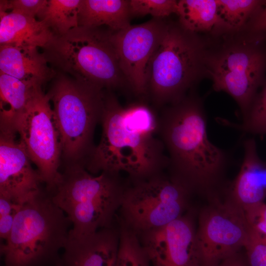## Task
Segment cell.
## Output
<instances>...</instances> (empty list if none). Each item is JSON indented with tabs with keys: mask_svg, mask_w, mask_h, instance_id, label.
<instances>
[{
	"mask_svg": "<svg viewBox=\"0 0 266 266\" xmlns=\"http://www.w3.org/2000/svg\"><path fill=\"white\" fill-rule=\"evenodd\" d=\"M205 63L217 91L248 99L266 82V42L256 41L243 30L210 36Z\"/></svg>",
	"mask_w": 266,
	"mask_h": 266,
	"instance_id": "obj_7",
	"label": "cell"
},
{
	"mask_svg": "<svg viewBox=\"0 0 266 266\" xmlns=\"http://www.w3.org/2000/svg\"><path fill=\"white\" fill-rule=\"evenodd\" d=\"M158 121L170 174L192 193L215 197L228 157L208 139L201 99L191 91L179 101L163 108Z\"/></svg>",
	"mask_w": 266,
	"mask_h": 266,
	"instance_id": "obj_2",
	"label": "cell"
},
{
	"mask_svg": "<svg viewBox=\"0 0 266 266\" xmlns=\"http://www.w3.org/2000/svg\"><path fill=\"white\" fill-rule=\"evenodd\" d=\"M55 35L43 22L13 11H0V45L44 48Z\"/></svg>",
	"mask_w": 266,
	"mask_h": 266,
	"instance_id": "obj_18",
	"label": "cell"
},
{
	"mask_svg": "<svg viewBox=\"0 0 266 266\" xmlns=\"http://www.w3.org/2000/svg\"><path fill=\"white\" fill-rule=\"evenodd\" d=\"M39 86H42L0 73V134L15 136L20 120Z\"/></svg>",
	"mask_w": 266,
	"mask_h": 266,
	"instance_id": "obj_19",
	"label": "cell"
},
{
	"mask_svg": "<svg viewBox=\"0 0 266 266\" xmlns=\"http://www.w3.org/2000/svg\"><path fill=\"white\" fill-rule=\"evenodd\" d=\"M47 93L53 104L62 156L68 164H85L95 148L93 135L100 122L105 101L103 89L58 72Z\"/></svg>",
	"mask_w": 266,
	"mask_h": 266,
	"instance_id": "obj_6",
	"label": "cell"
},
{
	"mask_svg": "<svg viewBox=\"0 0 266 266\" xmlns=\"http://www.w3.org/2000/svg\"><path fill=\"white\" fill-rule=\"evenodd\" d=\"M198 220L197 240L201 266H212L244 248L251 227L244 210L229 198L224 201L212 198Z\"/></svg>",
	"mask_w": 266,
	"mask_h": 266,
	"instance_id": "obj_10",
	"label": "cell"
},
{
	"mask_svg": "<svg viewBox=\"0 0 266 266\" xmlns=\"http://www.w3.org/2000/svg\"><path fill=\"white\" fill-rule=\"evenodd\" d=\"M226 125L243 131L258 134H266V82L259 94H257L243 122L240 124Z\"/></svg>",
	"mask_w": 266,
	"mask_h": 266,
	"instance_id": "obj_25",
	"label": "cell"
},
{
	"mask_svg": "<svg viewBox=\"0 0 266 266\" xmlns=\"http://www.w3.org/2000/svg\"><path fill=\"white\" fill-rule=\"evenodd\" d=\"M244 248L249 266H266V235L251 227Z\"/></svg>",
	"mask_w": 266,
	"mask_h": 266,
	"instance_id": "obj_27",
	"label": "cell"
},
{
	"mask_svg": "<svg viewBox=\"0 0 266 266\" xmlns=\"http://www.w3.org/2000/svg\"><path fill=\"white\" fill-rule=\"evenodd\" d=\"M111 31L79 26L55 35L43 48L57 71L107 90L129 88L110 40Z\"/></svg>",
	"mask_w": 266,
	"mask_h": 266,
	"instance_id": "obj_5",
	"label": "cell"
},
{
	"mask_svg": "<svg viewBox=\"0 0 266 266\" xmlns=\"http://www.w3.org/2000/svg\"><path fill=\"white\" fill-rule=\"evenodd\" d=\"M212 266H249L245 254L240 252L227 258Z\"/></svg>",
	"mask_w": 266,
	"mask_h": 266,
	"instance_id": "obj_32",
	"label": "cell"
},
{
	"mask_svg": "<svg viewBox=\"0 0 266 266\" xmlns=\"http://www.w3.org/2000/svg\"><path fill=\"white\" fill-rule=\"evenodd\" d=\"M207 36L187 31L178 22H168L160 46L146 72V94L157 108L183 99L203 78L207 77L205 59Z\"/></svg>",
	"mask_w": 266,
	"mask_h": 266,
	"instance_id": "obj_4",
	"label": "cell"
},
{
	"mask_svg": "<svg viewBox=\"0 0 266 266\" xmlns=\"http://www.w3.org/2000/svg\"><path fill=\"white\" fill-rule=\"evenodd\" d=\"M138 235L153 266H201L191 211Z\"/></svg>",
	"mask_w": 266,
	"mask_h": 266,
	"instance_id": "obj_12",
	"label": "cell"
},
{
	"mask_svg": "<svg viewBox=\"0 0 266 266\" xmlns=\"http://www.w3.org/2000/svg\"><path fill=\"white\" fill-rule=\"evenodd\" d=\"M119 242V230L113 227L88 236L68 234L60 266H113Z\"/></svg>",
	"mask_w": 266,
	"mask_h": 266,
	"instance_id": "obj_15",
	"label": "cell"
},
{
	"mask_svg": "<svg viewBox=\"0 0 266 266\" xmlns=\"http://www.w3.org/2000/svg\"><path fill=\"white\" fill-rule=\"evenodd\" d=\"M192 192L163 171L127 182L120 210L121 221L137 234L166 225L182 216Z\"/></svg>",
	"mask_w": 266,
	"mask_h": 266,
	"instance_id": "obj_8",
	"label": "cell"
},
{
	"mask_svg": "<svg viewBox=\"0 0 266 266\" xmlns=\"http://www.w3.org/2000/svg\"><path fill=\"white\" fill-rule=\"evenodd\" d=\"M20 205L16 204L8 198L0 196V217L9 214L18 209Z\"/></svg>",
	"mask_w": 266,
	"mask_h": 266,
	"instance_id": "obj_33",
	"label": "cell"
},
{
	"mask_svg": "<svg viewBox=\"0 0 266 266\" xmlns=\"http://www.w3.org/2000/svg\"><path fill=\"white\" fill-rule=\"evenodd\" d=\"M126 183L120 174L103 171L94 176L84 166L71 164L67 165L55 187L47 192L65 212L81 202L122 199Z\"/></svg>",
	"mask_w": 266,
	"mask_h": 266,
	"instance_id": "obj_13",
	"label": "cell"
},
{
	"mask_svg": "<svg viewBox=\"0 0 266 266\" xmlns=\"http://www.w3.org/2000/svg\"><path fill=\"white\" fill-rule=\"evenodd\" d=\"M243 146L242 163L229 198L245 211L264 202L266 197V164L259 158L254 139L246 140Z\"/></svg>",
	"mask_w": 266,
	"mask_h": 266,
	"instance_id": "obj_16",
	"label": "cell"
},
{
	"mask_svg": "<svg viewBox=\"0 0 266 266\" xmlns=\"http://www.w3.org/2000/svg\"><path fill=\"white\" fill-rule=\"evenodd\" d=\"M48 0H0V11H13L35 18Z\"/></svg>",
	"mask_w": 266,
	"mask_h": 266,
	"instance_id": "obj_28",
	"label": "cell"
},
{
	"mask_svg": "<svg viewBox=\"0 0 266 266\" xmlns=\"http://www.w3.org/2000/svg\"><path fill=\"white\" fill-rule=\"evenodd\" d=\"M129 0H82L79 26L97 28L102 26L112 32L130 26Z\"/></svg>",
	"mask_w": 266,
	"mask_h": 266,
	"instance_id": "obj_21",
	"label": "cell"
},
{
	"mask_svg": "<svg viewBox=\"0 0 266 266\" xmlns=\"http://www.w3.org/2000/svg\"><path fill=\"white\" fill-rule=\"evenodd\" d=\"M119 242L114 266H150L138 234L120 222Z\"/></svg>",
	"mask_w": 266,
	"mask_h": 266,
	"instance_id": "obj_24",
	"label": "cell"
},
{
	"mask_svg": "<svg viewBox=\"0 0 266 266\" xmlns=\"http://www.w3.org/2000/svg\"><path fill=\"white\" fill-rule=\"evenodd\" d=\"M168 24L164 18H153L120 31H111L110 40L129 89L139 97H146L148 64L162 42Z\"/></svg>",
	"mask_w": 266,
	"mask_h": 266,
	"instance_id": "obj_11",
	"label": "cell"
},
{
	"mask_svg": "<svg viewBox=\"0 0 266 266\" xmlns=\"http://www.w3.org/2000/svg\"><path fill=\"white\" fill-rule=\"evenodd\" d=\"M38 87L19 123L17 133L30 160L37 167L47 191L58 182L62 141L51 101Z\"/></svg>",
	"mask_w": 266,
	"mask_h": 266,
	"instance_id": "obj_9",
	"label": "cell"
},
{
	"mask_svg": "<svg viewBox=\"0 0 266 266\" xmlns=\"http://www.w3.org/2000/svg\"><path fill=\"white\" fill-rule=\"evenodd\" d=\"M114 265H115V264H114ZM114 265L113 266H114Z\"/></svg>",
	"mask_w": 266,
	"mask_h": 266,
	"instance_id": "obj_34",
	"label": "cell"
},
{
	"mask_svg": "<svg viewBox=\"0 0 266 266\" xmlns=\"http://www.w3.org/2000/svg\"><path fill=\"white\" fill-rule=\"evenodd\" d=\"M178 0H129L131 18L151 15L153 18H164L177 12Z\"/></svg>",
	"mask_w": 266,
	"mask_h": 266,
	"instance_id": "obj_26",
	"label": "cell"
},
{
	"mask_svg": "<svg viewBox=\"0 0 266 266\" xmlns=\"http://www.w3.org/2000/svg\"><path fill=\"white\" fill-rule=\"evenodd\" d=\"M100 122V141L85 164L89 172H125L134 180L167 168L168 157L158 133V116L146 105L136 103L124 107L108 90Z\"/></svg>",
	"mask_w": 266,
	"mask_h": 266,
	"instance_id": "obj_1",
	"label": "cell"
},
{
	"mask_svg": "<svg viewBox=\"0 0 266 266\" xmlns=\"http://www.w3.org/2000/svg\"><path fill=\"white\" fill-rule=\"evenodd\" d=\"M242 30L257 41L266 42V0Z\"/></svg>",
	"mask_w": 266,
	"mask_h": 266,
	"instance_id": "obj_29",
	"label": "cell"
},
{
	"mask_svg": "<svg viewBox=\"0 0 266 266\" xmlns=\"http://www.w3.org/2000/svg\"><path fill=\"white\" fill-rule=\"evenodd\" d=\"M82 0H48L38 15L55 35H63L79 27V13Z\"/></svg>",
	"mask_w": 266,
	"mask_h": 266,
	"instance_id": "obj_22",
	"label": "cell"
},
{
	"mask_svg": "<svg viewBox=\"0 0 266 266\" xmlns=\"http://www.w3.org/2000/svg\"><path fill=\"white\" fill-rule=\"evenodd\" d=\"M71 223L46 190L22 203L0 247L3 266H60Z\"/></svg>",
	"mask_w": 266,
	"mask_h": 266,
	"instance_id": "obj_3",
	"label": "cell"
},
{
	"mask_svg": "<svg viewBox=\"0 0 266 266\" xmlns=\"http://www.w3.org/2000/svg\"><path fill=\"white\" fill-rule=\"evenodd\" d=\"M265 1L261 0H217L219 14L229 32L243 30Z\"/></svg>",
	"mask_w": 266,
	"mask_h": 266,
	"instance_id": "obj_23",
	"label": "cell"
},
{
	"mask_svg": "<svg viewBox=\"0 0 266 266\" xmlns=\"http://www.w3.org/2000/svg\"><path fill=\"white\" fill-rule=\"evenodd\" d=\"M176 15L181 26L191 32L209 36L230 33L219 14L217 0H178Z\"/></svg>",
	"mask_w": 266,
	"mask_h": 266,
	"instance_id": "obj_20",
	"label": "cell"
},
{
	"mask_svg": "<svg viewBox=\"0 0 266 266\" xmlns=\"http://www.w3.org/2000/svg\"><path fill=\"white\" fill-rule=\"evenodd\" d=\"M25 147L15 136L0 134V196L21 205L43 189Z\"/></svg>",
	"mask_w": 266,
	"mask_h": 266,
	"instance_id": "obj_14",
	"label": "cell"
},
{
	"mask_svg": "<svg viewBox=\"0 0 266 266\" xmlns=\"http://www.w3.org/2000/svg\"><path fill=\"white\" fill-rule=\"evenodd\" d=\"M37 49L0 45V73L40 86L52 80L57 71L49 66L44 54Z\"/></svg>",
	"mask_w": 266,
	"mask_h": 266,
	"instance_id": "obj_17",
	"label": "cell"
},
{
	"mask_svg": "<svg viewBox=\"0 0 266 266\" xmlns=\"http://www.w3.org/2000/svg\"><path fill=\"white\" fill-rule=\"evenodd\" d=\"M244 212L250 226L266 235V203L263 202Z\"/></svg>",
	"mask_w": 266,
	"mask_h": 266,
	"instance_id": "obj_30",
	"label": "cell"
},
{
	"mask_svg": "<svg viewBox=\"0 0 266 266\" xmlns=\"http://www.w3.org/2000/svg\"><path fill=\"white\" fill-rule=\"evenodd\" d=\"M0 217V237L6 241L9 237L14 224V219L18 210Z\"/></svg>",
	"mask_w": 266,
	"mask_h": 266,
	"instance_id": "obj_31",
	"label": "cell"
}]
</instances>
